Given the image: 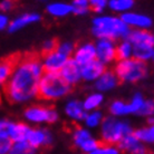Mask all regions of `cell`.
Returning a JSON list of instances; mask_svg holds the SVG:
<instances>
[{
    "label": "cell",
    "instance_id": "cell-1",
    "mask_svg": "<svg viewBox=\"0 0 154 154\" xmlns=\"http://www.w3.org/2000/svg\"><path fill=\"white\" fill-rule=\"evenodd\" d=\"M44 69L42 57L36 53L20 56L5 84V95L11 103H26L37 96L38 84Z\"/></svg>",
    "mask_w": 154,
    "mask_h": 154
},
{
    "label": "cell",
    "instance_id": "cell-2",
    "mask_svg": "<svg viewBox=\"0 0 154 154\" xmlns=\"http://www.w3.org/2000/svg\"><path fill=\"white\" fill-rule=\"evenodd\" d=\"M93 34L98 39L114 40L117 38H125L130 32L124 21L119 17L102 16L93 20Z\"/></svg>",
    "mask_w": 154,
    "mask_h": 154
},
{
    "label": "cell",
    "instance_id": "cell-3",
    "mask_svg": "<svg viewBox=\"0 0 154 154\" xmlns=\"http://www.w3.org/2000/svg\"><path fill=\"white\" fill-rule=\"evenodd\" d=\"M70 85H68L59 73L42 74L38 84L37 96L46 100H54L68 95L70 92Z\"/></svg>",
    "mask_w": 154,
    "mask_h": 154
},
{
    "label": "cell",
    "instance_id": "cell-4",
    "mask_svg": "<svg viewBox=\"0 0 154 154\" xmlns=\"http://www.w3.org/2000/svg\"><path fill=\"white\" fill-rule=\"evenodd\" d=\"M149 68L145 62L136 58H128L125 60H119L115 66L114 74L121 82L136 83L147 76Z\"/></svg>",
    "mask_w": 154,
    "mask_h": 154
},
{
    "label": "cell",
    "instance_id": "cell-5",
    "mask_svg": "<svg viewBox=\"0 0 154 154\" xmlns=\"http://www.w3.org/2000/svg\"><path fill=\"white\" fill-rule=\"evenodd\" d=\"M100 124V136L104 144L115 145L125 135L133 133L128 122L121 121L115 116H108L103 119Z\"/></svg>",
    "mask_w": 154,
    "mask_h": 154
},
{
    "label": "cell",
    "instance_id": "cell-6",
    "mask_svg": "<svg viewBox=\"0 0 154 154\" xmlns=\"http://www.w3.org/2000/svg\"><path fill=\"white\" fill-rule=\"evenodd\" d=\"M25 117L31 123H55L58 114L54 108L45 106H31L25 111Z\"/></svg>",
    "mask_w": 154,
    "mask_h": 154
},
{
    "label": "cell",
    "instance_id": "cell-7",
    "mask_svg": "<svg viewBox=\"0 0 154 154\" xmlns=\"http://www.w3.org/2000/svg\"><path fill=\"white\" fill-rule=\"evenodd\" d=\"M40 57H42V65L45 73H59L65 63L68 60V57L59 53L57 49Z\"/></svg>",
    "mask_w": 154,
    "mask_h": 154
},
{
    "label": "cell",
    "instance_id": "cell-8",
    "mask_svg": "<svg viewBox=\"0 0 154 154\" xmlns=\"http://www.w3.org/2000/svg\"><path fill=\"white\" fill-rule=\"evenodd\" d=\"M115 49L113 40L108 39H100L95 45L96 59L102 64H108L115 59Z\"/></svg>",
    "mask_w": 154,
    "mask_h": 154
},
{
    "label": "cell",
    "instance_id": "cell-9",
    "mask_svg": "<svg viewBox=\"0 0 154 154\" xmlns=\"http://www.w3.org/2000/svg\"><path fill=\"white\" fill-rule=\"evenodd\" d=\"M26 142L34 149L48 146L53 142V136L50 134V132L45 128H30Z\"/></svg>",
    "mask_w": 154,
    "mask_h": 154
},
{
    "label": "cell",
    "instance_id": "cell-10",
    "mask_svg": "<svg viewBox=\"0 0 154 154\" xmlns=\"http://www.w3.org/2000/svg\"><path fill=\"white\" fill-rule=\"evenodd\" d=\"M121 19L123 20L127 27H134L142 30H146L152 27V19L150 17L146 15L137 14V12H124Z\"/></svg>",
    "mask_w": 154,
    "mask_h": 154
},
{
    "label": "cell",
    "instance_id": "cell-11",
    "mask_svg": "<svg viewBox=\"0 0 154 154\" xmlns=\"http://www.w3.org/2000/svg\"><path fill=\"white\" fill-rule=\"evenodd\" d=\"M59 75L68 85H75L82 79L81 76V66L78 65L74 59L68 58L63 68L59 72Z\"/></svg>",
    "mask_w": 154,
    "mask_h": 154
},
{
    "label": "cell",
    "instance_id": "cell-12",
    "mask_svg": "<svg viewBox=\"0 0 154 154\" xmlns=\"http://www.w3.org/2000/svg\"><path fill=\"white\" fill-rule=\"evenodd\" d=\"M105 72L104 64L94 59L92 62L87 63L86 65L81 66V76L82 79L87 82L96 81L97 78Z\"/></svg>",
    "mask_w": 154,
    "mask_h": 154
},
{
    "label": "cell",
    "instance_id": "cell-13",
    "mask_svg": "<svg viewBox=\"0 0 154 154\" xmlns=\"http://www.w3.org/2000/svg\"><path fill=\"white\" fill-rule=\"evenodd\" d=\"M74 60L79 66L86 65L87 63L96 59V51H95V45L92 42L83 44L75 50L74 53Z\"/></svg>",
    "mask_w": 154,
    "mask_h": 154
},
{
    "label": "cell",
    "instance_id": "cell-14",
    "mask_svg": "<svg viewBox=\"0 0 154 154\" xmlns=\"http://www.w3.org/2000/svg\"><path fill=\"white\" fill-rule=\"evenodd\" d=\"M20 56H21L20 54L10 55L0 62V87L5 86V84L8 82L12 73V69L16 66L17 62L19 60Z\"/></svg>",
    "mask_w": 154,
    "mask_h": 154
},
{
    "label": "cell",
    "instance_id": "cell-15",
    "mask_svg": "<svg viewBox=\"0 0 154 154\" xmlns=\"http://www.w3.org/2000/svg\"><path fill=\"white\" fill-rule=\"evenodd\" d=\"M117 84H119V78L116 77L114 72L106 70L96 79L95 87L100 92H107V91L115 88Z\"/></svg>",
    "mask_w": 154,
    "mask_h": 154
},
{
    "label": "cell",
    "instance_id": "cell-16",
    "mask_svg": "<svg viewBox=\"0 0 154 154\" xmlns=\"http://www.w3.org/2000/svg\"><path fill=\"white\" fill-rule=\"evenodd\" d=\"M40 19V16L38 14H23V15L17 17L16 19H14L11 23L8 25V28H9V31L10 32H15V31H18L23 28L27 27L28 25L30 23H35L37 21H39Z\"/></svg>",
    "mask_w": 154,
    "mask_h": 154
},
{
    "label": "cell",
    "instance_id": "cell-17",
    "mask_svg": "<svg viewBox=\"0 0 154 154\" xmlns=\"http://www.w3.org/2000/svg\"><path fill=\"white\" fill-rule=\"evenodd\" d=\"M30 127L23 123H11L9 128V140L12 143L25 142L27 140Z\"/></svg>",
    "mask_w": 154,
    "mask_h": 154
},
{
    "label": "cell",
    "instance_id": "cell-18",
    "mask_svg": "<svg viewBox=\"0 0 154 154\" xmlns=\"http://www.w3.org/2000/svg\"><path fill=\"white\" fill-rule=\"evenodd\" d=\"M65 113L69 119L74 121H84L86 117V111L83 107V103L79 100H69L65 106Z\"/></svg>",
    "mask_w": 154,
    "mask_h": 154
},
{
    "label": "cell",
    "instance_id": "cell-19",
    "mask_svg": "<svg viewBox=\"0 0 154 154\" xmlns=\"http://www.w3.org/2000/svg\"><path fill=\"white\" fill-rule=\"evenodd\" d=\"M47 12L53 17L60 18V17H65L68 14H70L72 7L70 5L65 4V2H53L47 6Z\"/></svg>",
    "mask_w": 154,
    "mask_h": 154
},
{
    "label": "cell",
    "instance_id": "cell-20",
    "mask_svg": "<svg viewBox=\"0 0 154 154\" xmlns=\"http://www.w3.org/2000/svg\"><path fill=\"white\" fill-rule=\"evenodd\" d=\"M136 139L139 140L141 143H145V144H152L154 141V127L153 125H150L147 127H143L140 130H136L135 132H133Z\"/></svg>",
    "mask_w": 154,
    "mask_h": 154
},
{
    "label": "cell",
    "instance_id": "cell-21",
    "mask_svg": "<svg viewBox=\"0 0 154 154\" xmlns=\"http://www.w3.org/2000/svg\"><path fill=\"white\" fill-rule=\"evenodd\" d=\"M103 103V95L100 93H93L86 97V100L83 102V107L87 111H95L97 107H100Z\"/></svg>",
    "mask_w": 154,
    "mask_h": 154
},
{
    "label": "cell",
    "instance_id": "cell-22",
    "mask_svg": "<svg viewBox=\"0 0 154 154\" xmlns=\"http://www.w3.org/2000/svg\"><path fill=\"white\" fill-rule=\"evenodd\" d=\"M135 0H109L107 1L108 7L113 11L119 12H127L131 10V8L134 6Z\"/></svg>",
    "mask_w": 154,
    "mask_h": 154
},
{
    "label": "cell",
    "instance_id": "cell-23",
    "mask_svg": "<svg viewBox=\"0 0 154 154\" xmlns=\"http://www.w3.org/2000/svg\"><path fill=\"white\" fill-rule=\"evenodd\" d=\"M132 57V45L128 40L121 42L115 49V59L125 60Z\"/></svg>",
    "mask_w": 154,
    "mask_h": 154
},
{
    "label": "cell",
    "instance_id": "cell-24",
    "mask_svg": "<svg viewBox=\"0 0 154 154\" xmlns=\"http://www.w3.org/2000/svg\"><path fill=\"white\" fill-rule=\"evenodd\" d=\"M8 154H36V149L25 142L12 143L11 149Z\"/></svg>",
    "mask_w": 154,
    "mask_h": 154
},
{
    "label": "cell",
    "instance_id": "cell-25",
    "mask_svg": "<svg viewBox=\"0 0 154 154\" xmlns=\"http://www.w3.org/2000/svg\"><path fill=\"white\" fill-rule=\"evenodd\" d=\"M109 112L113 116H124L130 114V109H128V104L122 100H115L112 103L111 107H109Z\"/></svg>",
    "mask_w": 154,
    "mask_h": 154
},
{
    "label": "cell",
    "instance_id": "cell-26",
    "mask_svg": "<svg viewBox=\"0 0 154 154\" xmlns=\"http://www.w3.org/2000/svg\"><path fill=\"white\" fill-rule=\"evenodd\" d=\"M70 7H72V12L78 16L86 15L89 11L88 0H74Z\"/></svg>",
    "mask_w": 154,
    "mask_h": 154
},
{
    "label": "cell",
    "instance_id": "cell-27",
    "mask_svg": "<svg viewBox=\"0 0 154 154\" xmlns=\"http://www.w3.org/2000/svg\"><path fill=\"white\" fill-rule=\"evenodd\" d=\"M89 137H92V135H91L88 130H86V128L77 127V128H75V131L73 132V141L74 144L77 147L79 146L83 142H85L87 139H89Z\"/></svg>",
    "mask_w": 154,
    "mask_h": 154
},
{
    "label": "cell",
    "instance_id": "cell-28",
    "mask_svg": "<svg viewBox=\"0 0 154 154\" xmlns=\"http://www.w3.org/2000/svg\"><path fill=\"white\" fill-rule=\"evenodd\" d=\"M84 121L87 127H97L103 121V115L98 111H92V113L86 115Z\"/></svg>",
    "mask_w": 154,
    "mask_h": 154
},
{
    "label": "cell",
    "instance_id": "cell-29",
    "mask_svg": "<svg viewBox=\"0 0 154 154\" xmlns=\"http://www.w3.org/2000/svg\"><path fill=\"white\" fill-rule=\"evenodd\" d=\"M100 141H97L96 139H94V137H89V139H87L85 142H83L79 145V149H81L84 153H86V154H91L93 152L94 150H96L97 147L100 146Z\"/></svg>",
    "mask_w": 154,
    "mask_h": 154
},
{
    "label": "cell",
    "instance_id": "cell-30",
    "mask_svg": "<svg viewBox=\"0 0 154 154\" xmlns=\"http://www.w3.org/2000/svg\"><path fill=\"white\" fill-rule=\"evenodd\" d=\"M121 151L119 150V147L115 145H111V144H104L100 143V146L97 147L96 150H94L91 154H119Z\"/></svg>",
    "mask_w": 154,
    "mask_h": 154
},
{
    "label": "cell",
    "instance_id": "cell-31",
    "mask_svg": "<svg viewBox=\"0 0 154 154\" xmlns=\"http://www.w3.org/2000/svg\"><path fill=\"white\" fill-rule=\"evenodd\" d=\"M143 103H144V100H143L142 95L141 94H135L131 102L127 103L128 104V109H130V114H137Z\"/></svg>",
    "mask_w": 154,
    "mask_h": 154
},
{
    "label": "cell",
    "instance_id": "cell-32",
    "mask_svg": "<svg viewBox=\"0 0 154 154\" xmlns=\"http://www.w3.org/2000/svg\"><path fill=\"white\" fill-rule=\"evenodd\" d=\"M153 112H154L153 100H144V103H143V105L141 106L137 114L142 116H152L153 115Z\"/></svg>",
    "mask_w": 154,
    "mask_h": 154
},
{
    "label": "cell",
    "instance_id": "cell-33",
    "mask_svg": "<svg viewBox=\"0 0 154 154\" xmlns=\"http://www.w3.org/2000/svg\"><path fill=\"white\" fill-rule=\"evenodd\" d=\"M89 9L93 11L100 14L107 6V0H88Z\"/></svg>",
    "mask_w": 154,
    "mask_h": 154
},
{
    "label": "cell",
    "instance_id": "cell-34",
    "mask_svg": "<svg viewBox=\"0 0 154 154\" xmlns=\"http://www.w3.org/2000/svg\"><path fill=\"white\" fill-rule=\"evenodd\" d=\"M57 46H58V42L56 39H48V40H46V42L42 44V56H44V55H46V54H49L51 51L56 50Z\"/></svg>",
    "mask_w": 154,
    "mask_h": 154
},
{
    "label": "cell",
    "instance_id": "cell-35",
    "mask_svg": "<svg viewBox=\"0 0 154 154\" xmlns=\"http://www.w3.org/2000/svg\"><path fill=\"white\" fill-rule=\"evenodd\" d=\"M56 49L62 53L63 55H65L66 57H70V55L74 53V45L72 42H63V44H58V46Z\"/></svg>",
    "mask_w": 154,
    "mask_h": 154
},
{
    "label": "cell",
    "instance_id": "cell-36",
    "mask_svg": "<svg viewBox=\"0 0 154 154\" xmlns=\"http://www.w3.org/2000/svg\"><path fill=\"white\" fill-rule=\"evenodd\" d=\"M11 122L0 119V139H9V128Z\"/></svg>",
    "mask_w": 154,
    "mask_h": 154
},
{
    "label": "cell",
    "instance_id": "cell-37",
    "mask_svg": "<svg viewBox=\"0 0 154 154\" xmlns=\"http://www.w3.org/2000/svg\"><path fill=\"white\" fill-rule=\"evenodd\" d=\"M12 142L9 139H0V154H8L11 149Z\"/></svg>",
    "mask_w": 154,
    "mask_h": 154
},
{
    "label": "cell",
    "instance_id": "cell-38",
    "mask_svg": "<svg viewBox=\"0 0 154 154\" xmlns=\"http://www.w3.org/2000/svg\"><path fill=\"white\" fill-rule=\"evenodd\" d=\"M127 154H150V152L143 143L139 142Z\"/></svg>",
    "mask_w": 154,
    "mask_h": 154
},
{
    "label": "cell",
    "instance_id": "cell-39",
    "mask_svg": "<svg viewBox=\"0 0 154 154\" xmlns=\"http://www.w3.org/2000/svg\"><path fill=\"white\" fill-rule=\"evenodd\" d=\"M16 4V0H1L0 1V11H10Z\"/></svg>",
    "mask_w": 154,
    "mask_h": 154
},
{
    "label": "cell",
    "instance_id": "cell-40",
    "mask_svg": "<svg viewBox=\"0 0 154 154\" xmlns=\"http://www.w3.org/2000/svg\"><path fill=\"white\" fill-rule=\"evenodd\" d=\"M9 25V20H8V17L5 14L0 12V30H2L5 28L8 27Z\"/></svg>",
    "mask_w": 154,
    "mask_h": 154
},
{
    "label": "cell",
    "instance_id": "cell-41",
    "mask_svg": "<svg viewBox=\"0 0 154 154\" xmlns=\"http://www.w3.org/2000/svg\"><path fill=\"white\" fill-rule=\"evenodd\" d=\"M84 154H86V153H84Z\"/></svg>",
    "mask_w": 154,
    "mask_h": 154
}]
</instances>
